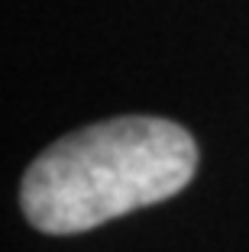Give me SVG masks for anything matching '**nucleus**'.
Listing matches in <instances>:
<instances>
[{"label":"nucleus","mask_w":249,"mask_h":252,"mask_svg":"<svg viewBox=\"0 0 249 252\" xmlns=\"http://www.w3.org/2000/svg\"><path fill=\"white\" fill-rule=\"evenodd\" d=\"M198 146L162 117H117L52 142L26 168L20 204L49 236L94 230L191 185Z\"/></svg>","instance_id":"nucleus-1"}]
</instances>
